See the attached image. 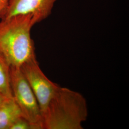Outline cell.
Returning a JSON list of instances; mask_svg holds the SVG:
<instances>
[{"instance_id": "obj_10", "label": "cell", "mask_w": 129, "mask_h": 129, "mask_svg": "<svg viewBox=\"0 0 129 129\" xmlns=\"http://www.w3.org/2000/svg\"><path fill=\"white\" fill-rule=\"evenodd\" d=\"M9 98H7L6 96H5L4 95H3L2 93H0V106L3 103V102H5V100Z\"/></svg>"}, {"instance_id": "obj_6", "label": "cell", "mask_w": 129, "mask_h": 129, "mask_svg": "<svg viewBox=\"0 0 129 129\" xmlns=\"http://www.w3.org/2000/svg\"><path fill=\"white\" fill-rule=\"evenodd\" d=\"M22 117L21 111L13 97L7 98L0 106V129H10Z\"/></svg>"}, {"instance_id": "obj_1", "label": "cell", "mask_w": 129, "mask_h": 129, "mask_svg": "<svg viewBox=\"0 0 129 129\" xmlns=\"http://www.w3.org/2000/svg\"><path fill=\"white\" fill-rule=\"evenodd\" d=\"M36 24L31 15H18L0 20V52L11 67L20 68L36 57L31 30Z\"/></svg>"}, {"instance_id": "obj_9", "label": "cell", "mask_w": 129, "mask_h": 129, "mask_svg": "<svg viewBox=\"0 0 129 129\" xmlns=\"http://www.w3.org/2000/svg\"><path fill=\"white\" fill-rule=\"evenodd\" d=\"M8 3V0H0V17L5 9Z\"/></svg>"}, {"instance_id": "obj_3", "label": "cell", "mask_w": 129, "mask_h": 129, "mask_svg": "<svg viewBox=\"0 0 129 129\" xmlns=\"http://www.w3.org/2000/svg\"><path fill=\"white\" fill-rule=\"evenodd\" d=\"M10 84L13 97L24 119L44 129L37 99L20 68L11 67Z\"/></svg>"}, {"instance_id": "obj_8", "label": "cell", "mask_w": 129, "mask_h": 129, "mask_svg": "<svg viewBox=\"0 0 129 129\" xmlns=\"http://www.w3.org/2000/svg\"><path fill=\"white\" fill-rule=\"evenodd\" d=\"M10 129H41L37 125L34 124L22 117L16 120Z\"/></svg>"}, {"instance_id": "obj_5", "label": "cell", "mask_w": 129, "mask_h": 129, "mask_svg": "<svg viewBox=\"0 0 129 129\" xmlns=\"http://www.w3.org/2000/svg\"><path fill=\"white\" fill-rule=\"evenodd\" d=\"M57 0H8L7 6L0 20L18 15H31L36 23L47 18L51 14Z\"/></svg>"}, {"instance_id": "obj_4", "label": "cell", "mask_w": 129, "mask_h": 129, "mask_svg": "<svg viewBox=\"0 0 129 129\" xmlns=\"http://www.w3.org/2000/svg\"><path fill=\"white\" fill-rule=\"evenodd\" d=\"M37 99L42 115L59 86L47 78L40 69L36 57L20 68Z\"/></svg>"}, {"instance_id": "obj_7", "label": "cell", "mask_w": 129, "mask_h": 129, "mask_svg": "<svg viewBox=\"0 0 129 129\" xmlns=\"http://www.w3.org/2000/svg\"><path fill=\"white\" fill-rule=\"evenodd\" d=\"M11 65L0 52V93L7 98H13L10 84Z\"/></svg>"}, {"instance_id": "obj_2", "label": "cell", "mask_w": 129, "mask_h": 129, "mask_svg": "<svg viewBox=\"0 0 129 129\" xmlns=\"http://www.w3.org/2000/svg\"><path fill=\"white\" fill-rule=\"evenodd\" d=\"M88 115L87 102L83 95L59 86L43 114L44 128L82 129Z\"/></svg>"}]
</instances>
